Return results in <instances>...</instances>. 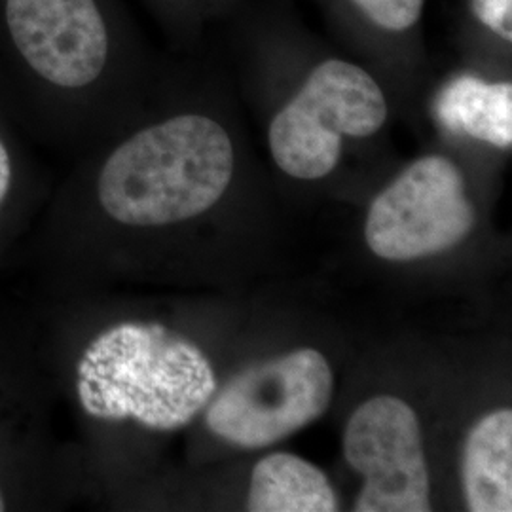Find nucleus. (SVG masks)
Masks as SVG:
<instances>
[{
    "instance_id": "1",
    "label": "nucleus",
    "mask_w": 512,
    "mask_h": 512,
    "mask_svg": "<svg viewBox=\"0 0 512 512\" xmlns=\"http://www.w3.org/2000/svg\"><path fill=\"white\" fill-rule=\"evenodd\" d=\"M226 129L203 114H179L133 133L101 167L97 196L128 226H165L211 209L234 175Z\"/></svg>"
},
{
    "instance_id": "2",
    "label": "nucleus",
    "mask_w": 512,
    "mask_h": 512,
    "mask_svg": "<svg viewBox=\"0 0 512 512\" xmlns=\"http://www.w3.org/2000/svg\"><path fill=\"white\" fill-rule=\"evenodd\" d=\"M78 397L101 420H131L179 429L217 391L202 349L162 325L122 323L103 332L78 365Z\"/></svg>"
},
{
    "instance_id": "3",
    "label": "nucleus",
    "mask_w": 512,
    "mask_h": 512,
    "mask_svg": "<svg viewBox=\"0 0 512 512\" xmlns=\"http://www.w3.org/2000/svg\"><path fill=\"white\" fill-rule=\"evenodd\" d=\"M118 50L110 0H0V73L46 92H88Z\"/></svg>"
},
{
    "instance_id": "4",
    "label": "nucleus",
    "mask_w": 512,
    "mask_h": 512,
    "mask_svg": "<svg viewBox=\"0 0 512 512\" xmlns=\"http://www.w3.org/2000/svg\"><path fill=\"white\" fill-rule=\"evenodd\" d=\"M385 120L387 101L380 84L355 63L327 59L275 114L270 152L287 175L317 181L340 162L346 137H370L384 128Z\"/></svg>"
},
{
    "instance_id": "5",
    "label": "nucleus",
    "mask_w": 512,
    "mask_h": 512,
    "mask_svg": "<svg viewBox=\"0 0 512 512\" xmlns=\"http://www.w3.org/2000/svg\"><path fill=\"white\" fill-rule=\"evenodd\" d=\"M334 395V374L317 349H296L239 372L209 404L207 425L226 442L264 448L321 418Z\"/></svg>"
},
{
    "instance_id": "6",
    "label": "nucleus",
    "mask_w": 512,
    "mask_h": 512,
    "mask_svg": "<svg viewBox=\"0 0 512 512\" xmlns=\"http://www.w3.org/2000/svg\"><path fill=\"white\" fill-rule=\"evenodd\" d=\"M475 222L458 165L444 156H425L370 205L366 245L385 260H416L452 249Z\"/></svg>"
},
{
    "instance_id": "7",
    "label": "nucleus",
    "mask_w": 512,
    "mask_h": 512,
    "mask_svg": "<svg viewBox=\"0 0 512 512\" xmlns=\"http://www.w3.org/2000/svg\"><path fill=\"white\" fill-rule=\"evenodd\" d=\"M344 456L365 478L355 511H431L420 421L403 399L380 395L361 404L346 427Z\"/></svg>"
},
{
    "instance_id": "8",
    "label": "nucleus",
    "mask_w": 512,
    "mask_h": 512,
    "mask_svg": "<svg viewBox=\"0 0 512 512\" xmlns=\"http://www.w3.org/2000/svg\"><path fill=\"white\" fill-rule=\"evenodd\" d=\"M461 482L469 511H512V412L509 408L486 414L469 431Z\"/></svg>"
},
{
    "instance_id": "9",
    "label": "nucleus",
    "mask_w": 512,
    "mask_h": 512,
    "mask_svg": "<svg viewBox=\"0 0 512 512\" xmlns=\"http://www.w3.org/2000/svg\"><path fill=\"white\" fill-rule=\"evenodd\" d=\"M247 511L334 512L338 497L321 469L294 454L279 452L256 463Z\"/></svg>"
},
{
    "instance_id": "10",
    "label": "nucleus",
    "mask_w": 512,
    "mask_h": 512,
    "mask_svg": "<svg viewBox=\"0 0 512 512\" xmlns=\"http://www.w3.org/2000/svg\"><path fill=\"white\" fill-rule=\"evenodd\" d=\"M442 126L497 148L512 147V84L459 76L439 95Z\"/></svg>"
},
{
    "instance_id": "11",
    "label": "nucleus",
    "mask_w": 512,
    "mask_h": 512,
    "mask_svg": "<svg viewBox=\"0 0 512 512\" xmlns=\"http://www.w3.org/2000/svg\"><path fill=\"white\" fill-rule=\"evenodd\" d=\"M357 8L380 29L401 33L412 29L421 12L425 0H353Z\"/></svg>"
},
{
    "instance_id": "12",
    "label": "nucleus",
    "mask_w": 512,
    "mask_h": 512,
    "mask_svg": "<svg viewBox=\"0 0 512 512\" xmlns=\"http://www.w3.org/2000/svg\"><path fill=\"white\" fill-rule=\"evenodd\" d=\"M476 19L505 42H512V0H473Z\"/></svg>"
},
{
    "instance_id": "13",
    "label": "nucleus",
    "mask_w": 512,
    "mask_h": 512,
    "mask_svg": "<svg viewBox=\"0 0 512 512\" xmlns=\"http://www.w3.org/2000/svg\"><path fill=\"white\" fill-rule=\"evenodd\" d=\"M14 181V160L6 141L0 135V205L6 200Z\"/></svg>"
},
{
    "instance_id": "14",
    "label": "nucleus",
    "mask_w": 512,
    "mask_h": 512,
    "mask_svg": "<svg viewBox=\"0 0 512 512\" xmlns=\"http://www.w3.org/2000/svg\"><path fill=\"white\" fill-rule=\"evenodd\" d=\"M6 509V501H4V495H2V490H0V511H4Z\"/></svg>"
}]
</instances>
